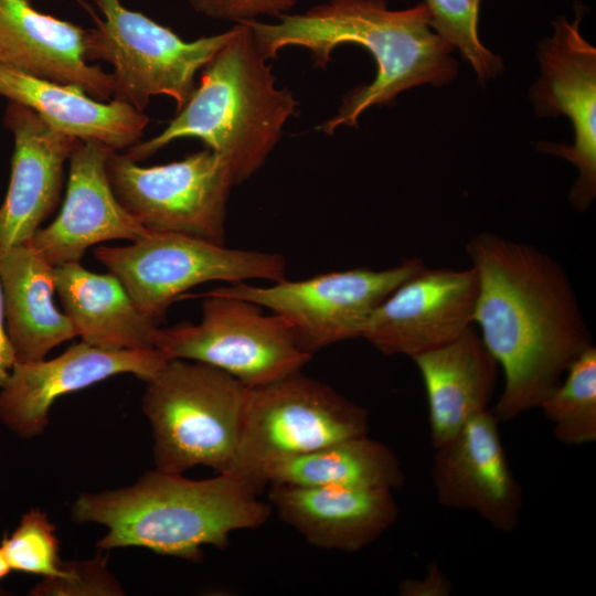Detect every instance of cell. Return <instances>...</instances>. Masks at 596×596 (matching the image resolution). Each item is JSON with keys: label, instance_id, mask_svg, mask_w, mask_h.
<instances>
[{"label": "cell", "instance_id": "20", "mask_svg": "<svg viewBox=\"0 0 596 596\" xmlns=\"http://www.w3.org/2000/svg\"><path fill=\"white\" fill-rule=\"evenodd\" d=\"M0 97L33 110L55 131L113 151L141 141L149 117L111 98L98 100L78 86L55 83L0 64Z\"/></svg>", "mask_w": 596, "mask_h": 596}, {"label": "cell", "instance_id": "11", "mask_svg": "<svg viewBox=\"0 0 596 596\" xmlns=\"http://www.w3.org/2000/svg\"><path fill=\"white\" fill-rule=\"evenodd\" d=\"M107 174L120 204L148 231L224 244L227 202L235 181L225 160L212 150L152 167L113 151Z\"/></svg>", "mask_w": 596, "mask_h": 596}, {"label": "cell", "instance_id": "8", "mask_svg": "<svg viewBox=\"0 0 596 596\" xmlns=\"http://www.w3.org/2000/svg\"><path fill=\"white\" fill-rule=\"evenodd\" d=\"M96 259L116 276L140 311L159 321L194 286L253 279H285L286 262L275 253L228 248L199 237L149 232L126 246L100 245Z\"/></svg>", "mask_w": 596, "mask_h": 596}, {"label": "cell", "instance_id": "25", "mask_svg": "<svg viewBox=\"0 0 596 596\" xmlns=\"http://www.w3.org/2000/svg\"><path fill=\"white\" fill-rule=\"evenodd\" d=\"M541 402L554 437L564 445L596 441V348L588 347Z\"/></svg>", "mask_w": 596, "mask_h": 596}, {"label": "cell", "instance_id": "4", "mask_svg": "<svg viewBox=\"0 0 596 596\" xmlns=\"http://www.w3.org/2000/svg\"><path fill=\"white\" fill-rule=\"evenodd\" d=\"M267 58L246 22L203 67L185 105L157 136L125 153L142 161L173 140L196 138L221 156L235 184L254 174L278 142L298 105L289 89L278 88Z\"/></svg>", "mask_w": 596, "mask_h": 596}, {"label": "cell", "instance_id": "24", "mask_svg": "<svg viewBox=\"0 0 596 596\" xmlns=\"http://www.w3.org/2000/svg\"><path fill=\"white\" fill-rule=\"evenodd\" d=\"M265 481L395 491L403 487L405 476L394 451L366 434L277 462L266 471Z\"/></svg>", "mask_w": 596, "mask_h": 596}, {"label": "cell", "instance_id": "22", "mask_svg": "<svg viewBox=\"0 0 596 596\" xmlns=\"http://www.w3.org/2000/svg\"><path fill=\"white\" fill-rule=\"evenodd\" d=\"M54 267L28 243L0 248V285L14 363L40 361L76 337L53 302Z\"/></svg>", "mask_w": 596, "mask_h": 596}, {"label": "cell", "instance_id": "9", "mask_svg": "<svg viewBox=\"0 0 596 596\" xmlns=\"http://www.w3.org/2000/svg\"><path fill=\"white\" fill-rule=\"evenodd\" d=\"M202 319L159 328L156 349L169 359L202 362L221 369L247 387H255L301 370L305 352L288 321L258 305L209 291L202 295Z\"/></svg>", "mask_w": 596, "mask_h": 596}, {"label": "cell", "instance_id": "33", "mask_svg": "<svg viewBox=\"0 0 596 596\" xmlns=\"http://www.w3.org/2000/svg\"><path fill=\"white\" fill-rule=\"evenodd\" d=\"M11 571L8 562L6 561L2 551L0 549V581H2L6 576H8L9 572Z\"/></svg>", "mask_w": 596, "mask_h": 596}, {"label": "cell", "instance_id": "34", "mask_svg": "<svg viewBox=\"0 0 596 596\" xmlns=\"http://www.w3.org/2000/svg\"><path fill=\"white\" fill-rule=\"evenodd\" d=\"M75 1H78V2L83 3V0H75Z\"/></svg>", "mask_w": 596, "mask_h": 596}, {"label": "cell", "instance_id": "17", "mask_svg": "<svg viewBox=\"0 0 596 596\" xmlns=\"http://www.w3.org/2000/svg\"><path fill=\"white\" fill-rule=\"evenodd\" d=\"M3 124L12 135L13 152L8 192L0 206V248L28 243L54 212L65 163L78 141L14 102H8Z\"/></svg>", "mask_w": 596, "mask_h": 596}, {"label": "cell", "instance_id": "6", "mask_svg": "<svg viewBox=\"0 0 596 596\" xmlns=\"http://www.w3.org/2000/svg\"><path fill=\"white\" fill-rule=\"evenodd\" d=\"M368 432L364 407L298 371L249 389L230 471L262 491L273 465Z\"/></svg>", "mask_w": 596, "mask_h": 596}, {"label": "cell", "instance_id": "16", "mask_svg": "<svg viewBox=\"0 0 596 596\" xmlns=\"http://www.w3.org/2000/svg\"><path fill=\"white\" fill-rule=\"evenodd\" d=\"M111 152L103 145L79 140L72 151L60 213L28 242L51 265L79 262L93 245L113 240L135 242L150 232L126 211L111 189L107 174Z\"/></svg>", "mask_w": 596, "mask_h": 596}, {"label": "cell", "instance_id": "7", "mask_svg": "<svg viewBox=\"0 0 596 596\" xmlns=\"http://www.w3.org/2000/svg\"><path fill=\"white\" fill-rule=\"evenodd\" d=\"M103 19L94 15L89 29L88 57L109 63L113 98L142 110L152 96L174 99L179 111L192 95L195 75L231 39L234 26L223 33L185 41L171 29L120 0H94Z\"/></svg>", "mask_w": 596, "mask_h": 596}, {"label": "cell", "instance_id": "2", "mask_svg": "<svg viewBox=\"0 0 596 596\" xmlns=\"http://www.w3.org/2000/svg\"><path fill=\"white\" fill-rule=\"evenodd\" d=\"M278 19L276 24L244 21L267 60L285 46L298 45L310 50L316 66L324 67L338 45L354 43L376 62L373 82L347 94L338 114L321 126L328 135L342 125L355 126L364 110L387 104L404 91L443 86L458 74L455 49L433 29L424 2L392 10L385 0H330Z\"/></svg>", "mask_w": 596, "mask_h": 596}, {"label": "cell", "instance_id": "29", "mask_svg": "<svg viewBox=\"0 0 596 596\" xmlns=\"http://www.w3.org/2000/svg\"><path fill=\"white\" fill-rule=\"evenodd\" d=\"M295 3L296 0H221L219 18L235 22L253 20L264 14L278 18Z\"/></svg>", "mask_w": 596, "mask_h": 596}, {"label": "cell", "instance_id": "1", "mask_svg": "<svg viewBox=\"0 0 596 596\" xmlns=\"http://www.w3.org/2000/svg\"><path fill=\"white\" fill-rule=\"evenodd\" d=\"M478 278L475 326L503 373L492 413L539 407L593 339L563 267L538 247L492 232L466 243Z\"/></svg>", "mask_w": 596, "mask_h": 596}, {"label": "cell", "instance_id": "18", "mask_svg": "<svg viewBox=\"0 0 596 596\" xmlns=\"http://www.w3.org/2000/svg\"><path fill=\"white\" fill-rule=\"evenodd\" d=\"M88 36L89 29L43 13L31 0H0L1 65L110 100L113 75L89 61Z\"/></svg>", "mask_w": 596, "mask_h": 596}, {"label": "cell", "instance_id": "5", "mask_svg": "<svg viewBox=\"0 0 596 596\" xmlns=\"http://www.w3.org/2000/svg\"><path fill=\"white\" fill-rule=\"evenodd\" d=\"M249 387L215 366L169 359L146 381L142 409L153 434L157 469L183 473L195 466L232 470Z\"/></svg>", "mask_w": 596, "mask_h": 596}, {"label": "cell", "instance_id": "30", "mask_svg": "<svg viewBox=\"0 0 596 596\" xmlns=\"http://www.w3.org/2000/svg\"><path fill=\"white\" fill-rule=\"evenodd\" d=\"M398 592L404 596H448L451 593V584L434 562L424 578L403 581Z\"/></svg>", "mask_w": 596, "mask_h": 596}, {"label": "cell", "instance_id": "3", "mask_svg": "<svg viewBox=\"0 0 596 596\" xmlns=\"http://www.w3.org/2000/svg\"><path fill=\"white\" fill-rule=\"evenodd\" d=\"M259 492L234 471L191 480L156 468L130 487L81 494L72 517L107 528L103 550L138 546L199 561L203 545L226 549L233 532L266 523L272 505Z\"/></svg>", "mask_w": 596, "mask_h": 596}, {"label": "cell", "instance_id": "13", "mask_svg": "<svg viewBox=\"0 0 596 596\" xmlns=\"http://www.w3.org/2000/svg\"><path fill=\"white\" fill-rule=\"evenodd\" d=\"M478 278L466 269L428 268L395 288L370 316L362 338L384 355L414 356L475 324Z\"/></svg>", "mask_w": 596, "mask_h": 596}, {"label": "cell", "instance_id": "26", "mask_svg": "<svg viewBox=\"0 0 596 596\" xmlns=\"http://www.w3.org/2000/svg\"><path fill=\"white\" fill-rule=\"evenodd\" d=\"M481 0H425L432 26L469 62L480 82L503 71L501 58L480 41L478 32Z\"/></svg>", "mask_w": 596, "mask_h": 596}, {"label": "cell", "instance_id": "12", "mask_svg": "<svg viewBox=\"0 0 596 596\" xmlns=\"http://www.w3.org/2000/svg\"><path fill=\"white\" fill-rule=\"evenodd\" d=\"M575 9V19L558 17L552 35L540 42V75L530 97L539 116L564 115L572 123V145L544 141L538 149L577 169L568 198L574 210L585 212L596 195V47L581 32L583 7Z\"/></svg>", "mask_w": 596, "mask_h": 596}, {"label": "cell", "instance_id": "23", "mask_svg": "<svg viewBox=\"0 0 596 596\" xmlns=\"http://www.w3.org/2000/svg\"><path fill=\"white\" fill-rule=\"evenodd\" d=\"M55 290L76 337L104 350L156 349L158 321L139 310L120 280L79 262L54 267Z\"/></svg>", "mask_w": 596, "mask_h": 596}, {"label": "cell", "instance_id": "21", "mask_svg": "<svg viewBox=\"0 0 596 596\" xmlns=\"http://www.w3.org/2000/svg\"><path fill=\"white\" fill-rule=\"evenodd\" d=\"M425 386L432 447L488 411L500 365L472 324L453 341L412 359Z\"/></svg>", "mask_w": 596, "mask_h": 596}, {"label": "cell", "instance_id": "31", "mask_svg": "<svg viewBox=\"0 0 596 596\" xmlns=\"http://www.w3.org/2000/svg\"><path fill=\"white\" fill-rule=\"evenodd\" d=\"M14 362L13 351L7 333L3 297L0 285V386L7 380L10 373L9 370L12 369Z\"/></svg>", "mask_w": 596, "mask_h": 596}, {"label": "cell", "instance_id": "14", "mask_svg": "<svg viewBox=\"0 0 596 596\" xmlns=\"http://www.w3.org/2000/svg\"><path fill=\"white\" fill-rule=\"evenodd\" d=\"M491 409L433 448L430 475L440 505L470 510L497 531L520 523L522 488L515 479Z\"/></svg>", "mask_w": 596, "mask_h": 596}, {"label": "cell", "instance_id": "27", "mask_svg": "<svg viewBox=\"0 0 596 596\" xmlns=\"http://www.w3.org/2000/svg\"><path fill=\"white\" fill-rule=\"evenodd\" d=\"M0 549L11 570L43 578H64L66 564L58 554L55 526L40 510H30L21 518L10 536H3Z\"/></svg>", "mask_w": 596, "mask_h": 596}, {"label": "cell", "instance_id": "15", "mask_svg": "<svg viewBox=\"0 0 596 596\" xmlns=\"http://www.w3.org/2000/svg\"><path fill=\"white\" fill-rule=\"evenodd\" d=\"M169 360L158 349L104 350L84 341L52 360L14 363L0 391V421L22 438L43 433L54 401L113 375L152 377Z\"/></svg>", "mask_w": 596, "mask_h": 596}, {"label": "cell", "instance_id": "19", "mask_svg": "<svg viewBox=\"0 0 596 596\" xmlns=\"http://www.w3.org/2000/svg\"><path fill=\"white\" fill-rule=\"evenodd\" d=\"M268 499L278 517L309 544L358 552L397 520L393 491L269 483Z\"/></svg>", "mask_w": 596, "mask_h": 596}, {"label": "cell", "instance_id": "10", "mask_svg": "<svg viewBox=\"0 0 596 596\" xmlns=\"http://www.w3.org/2000/svg\"><path fill=\"white\" fill-rule=\"evenodd\" d=\"M425 267L423 259L411 257L385 269L351 268L302 280L283 279L268 287L242 281L211 291L252 301L281 316L300 348L312 355L328 345L362 338L381 302Z\"/></svg>", "mask_w": 596, "mask_h": 596}, {"label": "cell", "instance_id": "28", "mask_svg": "<svg viewBox=\"0 0 596 596\" xmlns=\"http://www.w3.org/2000/svg\"><path fill=\"white\" fill-rule=\"evenodd\" d=\"M107 557L67 563L64 578H43L31 595H123V590L107 570Z\"/></svg>", "mask_w": 596, "mask_h": 596}, {"label": "cell", "instance_id": "32", "mask_svg": "<svg viewBox=\"0 0 596 596\" xmlns=\"http://www.w3.org/2000/svg\"><path fill=\"white\" fill-rule=\"evenodd\" d=\"M195 11L212 18H219L221 0H190Z\"/></svg>", "mask_w": 596, "mask_h": 596}]
</instances>
